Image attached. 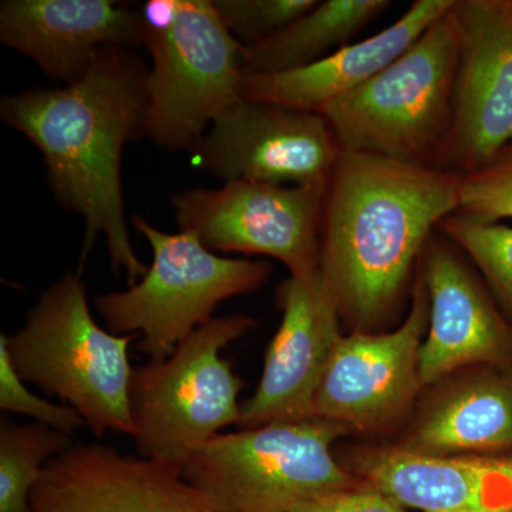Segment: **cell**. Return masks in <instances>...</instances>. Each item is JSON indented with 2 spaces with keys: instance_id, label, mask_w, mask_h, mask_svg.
<instances>
[{
  "instance_id": "cell-1",
  "label": "cell",
  "mask_w": 512,
  "mask_h": 512,
  "mask_svg": "<svg viewBox=\"0 0 512 512\" xmlns=\"http://www.w3.org/2000/svg\"><path fill=\"white\" fill-rule=\"evenodd\" d=\"M150 67L127 47L101 50L82 79L52 89H29L0 100L3 123L42 154L46 180L63 210L79 214L84 239L79 274L104 238L111 269L134 285L146 275L128 232L121 160L144 136Z\"/></svg>"
},
{
  "instance_id": "cell-2",
  "label": "cell",
  "mask_w": 512,
  "mask_h": 512,
  "mask_svg": "<svg viewBox=\"0 0 512 512\" xmlns=\"http://www.w3.org/2000/svg\"><path fill=\"white\" fill-rule=\"evenodd\" d=\"M461 180L342 151L326 191L319 268L340 318L365 332L393 311L431 235L458 210Z\"/></svg>"
},
{
  "instance_id": "cell-3",
  "label": "cell",
  "mask_w": 512,
  "mask_h": 512,
  "mask_svg": "<svg viewBox=\"0 0 512 512\" xmlns=\"http://www.w3.org/2000/svg\"><path fill=\"white\" fill-rule=\"evenodd\" d=\"M3 336L23 382L60 397L99 439L110 431L133 437L128 348L138 335H114L97 325L79 272L47 286L25 325Z\"/></svg>"
},
{
  "instance_id": "cell-4",
  "label": "cell",
  "mask_w": 512,
  "mask_h": 512,
  "mask_svg": "<svg viewBox=\"0 0 512 512\" xmlns=\"http://www.w3.org/2000/svg\"><path fill=\"white\" fill-rule=\"evenodd\" d=\"M458 55L451 8L390 66L319 113L342 151L439 168L453 117Z\"/></svg>"
},
{
  "instance_id": "cell-5",
  "label": "cell",
  "mask_w": 512,
  "mask_h": 512,
  "mask_svg": "<svg viewBox=\"0 0 512 512\" xmlns=\"http://www.w3.org/2000/svg\"><path fill=\"white\" fill-rule=\"evenodd\" d=\"M138 15L153 62L144 136L164 150H190L242 99L244 46L212 0H150Z\"/></svg>"
},
{
  "instance_id": "cell-6",
  "label": "cell",
  "mask_w": 512,
  "mask_h": 512,
  "mask_svg": "<svg viewBox=\"0 0 512 512\" xmlns=\"http://www.w3.org/2000/svg\"><path fill=\"white\" fill-rule=\"evenodd\" d=\"M348 430L338 421L306 419L220 433L188 457L181 476L214 512H291L366 483L333 457V444Z\"/></svg>"
},
{
  "instance_id": "cell-7",
  "label": "cell",
  "mask_w": 512,
  "mask_h": 512,
  "mask_svg": "<svg viewBox=\"0 0 512 512\" xmlns=\"http://www.w3.org/2000/svg\"><path fill=\"white\" fill-rule=\"evenodd\" d=\"M254 328L247 315L214 318L168 359L133 370L128 400L141 458L181 468L202 444L239 423L242 380L221 352Z\"/></svg>"
},
{
  "instance_id": "cell-8",
  "label": "cell",
  "mask_w": 512,
  "mask_h": 512,
  "mask_svg": "<svg viewBox=\"0 0 512 512\" xmlns=\"http://www.w3.org/2000/svg\"><path fill=\"white\" fill-rule=\"evenodd\" d=\"M131 222L150 244L153 262L137 284L94 303L109 332L138 335V350L154 362L214 319L221 302L256 291L271 274L265 261L224 258L188 232L161 231L138 215Z\"/></svg>"
},
{
  "instance_id": "cell-9",
  "label": "cell",
  "mask_w": 512,
  "mask_h": 512,
  "mask_svg": "<svg viewBox=\"0 0 512 512\" xmlns=\"http://www.w3.org/2000/svg\"><path fill=\"white\" fill-rule=\"evenodd\" d=\"M328 184L232 181L171 198L175 221L211 252L278 259L291 276L318 274Z\"/></svg>"
},
{
  "instance_id": "cell-10",
  "label": "cell",
  "mask_w": 512,
  "mask_h": 512,
  "mask_svg": "<svg viewBox=\"0 0 512 512\" xmlns=\"http://www.w3.org/2000/svg\"><path fill=\"white\" fill-rule=\"evenodd\" d=\"M197 167L224 183L328 184L342 148L320 113L241 99L190 148Z\"/></svg>"
},
{
  "instance_id": "cell-11",
  "label": "cell",
  "mask_w": 512,
  "mask_h": 512,
  "mask_svg": "<svg viewBox=\"0 0 512 512\" xmlns=\"http://www.w3.org/2000/svg\"><path fill=\"white\" fill-rule=\"evenodd\" d=\"M460 35L453 117L440 170H480L512 143V10L507 0H456Z\"/></svg>"
},
{
  "instance_id": "cell-12",
  "label": "cell",
  "mask_w": 512,
  "mask_h": 512,
  "mask_svg": "<svg viewBox=\"0 0 512 512\" xmlns=\"http://www.w3.org/2000/svg\"><path fill=\"white\" fill-rule=\"evenodd\" d=\"M430 298L420 274L412 308L389 333L342 336L323 376L311 419L375 429L392 420L420 389L419 357L429 326Z\"/></svg>"
},
{
  "instance_id": "cell-13",
  "label": "cell",
  "mask_w": 512,
  "mask_h": 512,
  "mask_svg": "<svg viewBox=\"0 0 512 512\" xmlns=\"http://www.w3.org/2000/svg\"><path fill=\"white\" fill-rule=\"evenodd\" d=\"M281 325L266 350L264 373L242 404V429L311 419L313 402L342 336L340 315L320 271L289 276L276 292Z\"/></svg>"
},
{
  "instance_id": "cell-14",
  "label": "cell",
  "mask_w": 512,
  "mask_h": 512,
  "mask_svg": "<svg viewBox=\"0 0 512 512\" xmlns=\"http://www.w3.org/2000/svg\"><path fill=\"white\" fill-rule=\"evenodd\" d=\"M138 10L113 0H3L0 43L62 86L82 79L106 47L141 46Z\"/></svg>"
},
{
  "instance_id": "cell-15",
  "label": "cell",
  "mask_w": 512,
  "mask_h": 512,
  "mask_svg": "<svg viewBox=\"0 0 512 512\" xmlns=\"http://www.w3.org/2000/svg\"><path fill=\"white\" fill-rule=\"evenodd\" d=\"M434 234L424 249L421 272L430 298L429 333L419 357L423 386L458 367L503 362L510 346L503 320L453 242Z\"/></svg>"
},
{
  "instance_id": "cell-16",
  "label": "cell",
  "mask_w": 512,
  "mask_h": 512,
  "mask_svg": "<svg viewBox=\"0 0 512 512\" xmlns=\"http://www.w3.org/2000/svg\"><path fill=\"white\" fill-rule=\"evenodd\" d=\"M360 473L367 484L421 512H512V457L392 448L366 454Z\"/></svg>"
},
{
  "instance_id": "cell-17",
  "label": "cell",
  "mask_w": 512,
  "mask_h": 512,
  "mask_svg": "<svg viewBox=\"0 0 512 512\" xmlns=\"http://www.w3.org/2000/svg\"><path fill=\"white\" fill-rule=\"evenodd\" d=\"M454 0H416L399 20L376 35L349 43L318 62L269 74H245L242 99L319 113L386 69L453 8Z\"/></svg>"
},
{
  "instance_id": "cell-18",
  "label": "cell",
  "mask_w": 512,
  "mask_h": 512,
  "mask_svg": "<svg viewBox=\"0 0 512 512\" xmlns=\"http://www.w3.org/2000/svg\"><path fill=\"white\" fill-rule=\"evenodd\" d=\"M406 450L460 456L512 448V386L485 379L448 396L414 431Z\"/></svg>"
},
{
  "instance_id": "cell-19",
  "label": "cell",
  "mask_w": 512,
  "mask_h": 512,
  "mask_svg": "<svg viewBox=\"0 0 512 512\" xmlns=\"http://www.w3.org/2000/svg\"><path fill=\"white\" fill-rule=\"evenodd\" d=\"M389 0H325L288 28L258 45L244 47L245 74L289 72L318 62L390 8Z\"/></svg>"
},
{
  "instance_id": "cell-20",
  "label": "cell",
  "mask_w": 512,
  "mask_h": 512,
  "mask_svg": "<svg viewBox=\"0 0 512 512\" xmlns=\"http://www.w3.org/2000/svg\"><path fill=\"white\" fill-rule=\"evenodd\" d=\"M73 446L70 436L45 424L0 427V512H33L30 497L47 464Z\"/></svg>"
},
{
  "instance_id": "cell-21",
  "label": "cell",
  "mask_w": 512,
  "mask_h": 512,
  "mask_svg": "<svg viewBox=\"0 0 512 512\" xmlns=\"http://www.w3.org/2000/svg\"><path fill=\"white\" fill-rule=\"evenodd\" d=\"M466 252L512 313V227L504 222H483L451 214L437 227Z\"/></svg>"
},
{
  "instance_id": "cell-22",
  "label": "cell",
  "mask_w": 512,
  "mask_h": 512,
  "mask_svg": "<svg viewBox=\"0 0 512 512\" xmlns=\"http://www.w3.org/2000/svg\"><path fill=\"white\" fill-rule=\"evenodd\" d=\"M225 28L244 47L288 28L318 0H212Z\"/></svg>"
},
{
  "instance_id": "cell-23",
  "label": "cell",
  "mask_w": 512,
  "mask_h": 512,
  "mask_svg": "<svg viewBox=\"0 0 512 512\" xmlns=\"http://www.w3.org/2000/svg\"><path fill=\"white\" fill-rule=\"evenodd\" d=\"M454 214L483 222L512 220V143L483 168L464 175Z\"/></svg>"
},
{
  "instance_id": "cell-24",
  "label": "cell",
  "mask_w": 512,
  "mask_h": 512,
  "mask_svg": "<svg viewBox=\"0 0 512 512\" xmlns=\"http://www.w3.org/2000/svg\"><path fill=\"white\" fill-rule=\"evenodd\" d=\"M0 409L28 416L36 423L62 431L67 436L86 426L73 407L47 402L30 392L13 369L3 335L0 336Z\"/></svg>"
},
{
  "instance_id": "cell-25",
  "label": "cell",
  "mask_w": 512,
  "mask_h": 512,
  "mask_svg": "<svg viewBox=\"0 0 512 512\" xmlns=\"http://www.w3.org/2000/svg\"><path fill=\"white\" fill-rule=\"evenodd\" d=\"M291 512H407L406 507L370 484L319 495Z\"/></svg>"
},
{
  "instance_id": "cell-26",
  "label": "cell",
  "mask_w": 512,
  "mask_h": 512,
  "mask_svg": "<svg viewBox=\"0 0 512 512\" xmlns=\"http://www.w3.org/2000/svg\"><path fill=\"white\" fill-rule=\"evenodd\" d=\"M507 3H508V6H510V8L512 10V0H507Z\"/></svg>"
}]
</instances>
